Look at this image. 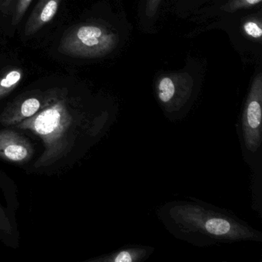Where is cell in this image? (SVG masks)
Here are the masks:
<instances>
[{"instance_id":"30bf717a","label":"cell","mask_w":262,"mask_h":262,"mask_svg":"<svg viewBox=\"0 0 262 262\" xmlns=\"http://www.w3.org/2000/svg\"><path fill=\"white\" fill-rule=\"evenodd\" d=\"M23 78L22 70L19 69H12L7 70L4 76L0 77V99L11 93Z\"/></svg>"},{"instance_id":"5bb4252c","label":"cell","mask_w":262,"mask_h":262,"mask_svg":"<svg viewBox=\"0 0 262 262\" xmlns=\"http://www.w3.org/2000/svg\"><path fill=\"white\" fill-rule=\"evenodd\" d=\"M260 1L261 0H246V2L248 4H251V5H255V4H259Z\"/></svg>"},{"instance_id":"8992f818","label":"cell","mask_w":262,"mask_h":262,"mask_svg":"<svg viewBox=\"0 0 262 262\" xmlns=\"http://www.w3.org/2000/svg\"><path fill=\"white\" fill-rule=\"evenodd\" d=\"M62 0H39L32 14L29 17L24 36H30L37 33L44 26L53 20L57 13Z\"/></svg>"},{"instance_id":"52a82bcc","label":"cell","mask_w":262,"mask_h":262,"mask_svg":"<svg viewBox=\"0 0 262 262\" xmlns=\"http://www.w3.org/2000/svg\"><path fill=\"white\" fill-rule=\"evenodd\" d=\"M155 248L147 245H128L110 254L91 259L94 262H144L153 252Z\"/></svg>"},{"instance_id":"ba28073f","label":"cell","mask_w":262,"mask_h":262,"mask_svg":"<svg viewBox=\"0 0 262 262\" xmlns=\"http://www.w3.org/2000/svg\"><path fill=\"white\" fill-rule=\"evenodd\" d=\"M42 107L41 101L38 98L30 97L24 99L20 103H17L10 108L7 114L3 116L2 121L0 122L7 125L19 123L25 120L27 118L32 117L39 112Z\"/></svg>"},{"instance_id":"5b68a950","label":"cell","mask_w":262,"mask_h":262,"mask_svg":"<svg viewBox=\"0 0 262 262\" xmlns=\"http://www.w3.org/2000/svg\"><path fill=\"white\" fill-rule=\"evenodd\" d=\"M33 147L28 140L12 130L0 131V158L24 163L31 159Z\"/></svg>"},{"instance_id":"7a4b0ae2","label":"cell","mask_w":262,"mask_h":262,"mask_svg":"<svg viewBox=\"0 0 262 262\" xmlns=\"http://www.w3.org/2000/svg\"><path fill=\"white\" fill-rule=\"evenodd\" d=\"M237 135L244 160L251 171L262 169V107L260 85L253 87L239 118Z\"/></svg>"},{"instance_id":"4fadbf2b","label":"cell","mask_w":262,"mask_h":262,"mask_svg":"<svg viewBox=\"0 0 262 262\" xmlns=\"http://www.w3.org/2000/svg\"><path fill=\"white\" fill-rule=\"evenodd\" d=\"M0 230H3L4 232L9 233V234H10L12 231L10 221L1 207H0Z\"/></svg>"},{"instance_id":"8fae6325","label":"cell","mask_w":262,"mask_h":262,"mask_svg":"<svg viewBox=\"0 0 262 262\" xmlns=\"http://www.w3.org/2000/svg\"><path fill=\"white\" fill-rule=\"evenodd\" d=\"M251 190H252V208L259 214H261V176L262 169L251 171Z\"/></svg>"},{"instance_id":"6da1fadb","label":"cell","mask_w":262,"mask_h":262,"mask_svg":"<svg viewBox=\"0 0 262 262\" xmlns=\"http://www.w3.org/2000/svg\"><path fill=\"white\" fill-rule=\"evenodd\" d=\"M158 217L176 238L197 247L262 242V233L227 210L190 198L158 208Z\"/></svg>"},{"instance_id":"7c38bea8","label":"cell","mask_w":262,"mask_h":262,"mask_svg":"<svg viewBox=\"0 0 262 262\" xmlns=\"http://www.w3.org/2000/svg\"><path fill=\"white\" fill-rule=\"evenodd\" d=\"M244 30L248 36L254 38H260L262 36V30L257 24L248 22L244 25Z\"/></svg>"},{"instance_id":"277c9868","label":"cell","mask_w":262,"mask_h":262,"mask_svg":"<svg viewBox=\"0 0 262 262\" xmlns=\"http://www.w3.org/2000/svg\"><path fill=\"white\" fill-rule=\"evenodd\" d=\"M71 116L62 101H57L47 105L40 113L22 121L18 128L30 129L42 138L45 142L47 151L51 152L57 146L58 142L62 139L69 125L71 123Z\"/></svg>"},{"instance_id":"3957f363","label":"cell","mask_w":262,"mask_h":262,"mask_svg":"<svg viewBox=\"0 0 262 262\" xmlns=\"http://www.w3.org/2000/svg\"><path fill=\"white\" fill-rule=\"evenodd\" d=\"M112 44L113 36L103 29L80 25L70 29L62 36L59 52L72 57H95L105 53Z\"/></svg>"},{"instance_id":"9c48e42d","label":"cell","mask_w":262,"mask_h":262,"mask_svg":"<svg viewBox=\"0 0 262 262\" xmlns=\"http://www.w3.org/2000/svg\"><path fill=\"white\" fill-rule=\"evenodd\" d=\"M33 0H0V10L4 14L11 15L12 25L17 26Z\"/></svg>"}]
</instances>
